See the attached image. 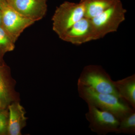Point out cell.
<instances>
[{
    "label": "cell",
    "instance_id": "52a82bcc",
    "mask_svg": "<svg viewBox=\"0 0 135 135\" xmlns=\"http://www.w3.org/2000/svg\"><path fill=\"white\" fill-rule=\"evenodd\" d=\"M60 39L77 45L98 40L91 20L85 17L74 24Z\"/></svg>",
    "mask_w": 135,
    "mask_h": 135
},
{
    "label": "cell",
    "instance_id": "ba28073f",
    "mask_svg": "<svg viewBox=\"0 0 135 135\" xmlns=\"http://www.w3.org/2000/svg\"><path fill=\"white\" fill-rule=\"evenodd\" d=\"M13 9L34 22L43 18L47 11L46 0H6Z\"/></svg>",
    "mask_w": 135,
    "mask_h": 135
},
{
    "label": "cell",
    "instance_id": "30bf717a",
    "mask_svg": "<svg viewBox=\"0 0 135 135\" xmlns=\"http://www.w3.org/2000/svg\"><path fill=\"white\" fill-rule=\"evenodd\" d=\"M9 112L8 134L21 135V131L26 125L27 118L25 116L24 108L16 101L10 104L8 107Z\"/></svg>",
    "mask_w": 135,
    "mask_h": 135
},
{
    "label": "cell",
    "instance_id": "9c48e42d",
    "mask_svg": "<svg viewBox=\"0 0 135 135\" xmlns=\"http://www.w3.org/2000/svg\"><path fill=\"white\" fill-rule=\"evenodd\" d=\"M15 84L7 66L0 65V110L7 109L10 104L18 101L19 95L15 90Z\"/></svg>",
    "mask_w": 135,
    "mask_h": 135
},
{
    "label": "cell",
    "instance_id": "277c9868",
    "mask_svg": "<svg viewBox=\"0 0 135 135\" xmlns=\"http://www.w3.org/2000/svg\"><path fill=\"white\" fill-rule=\"evenodd\" d=\"M84 13L81 1L79 3H63L57 8L52 18L53 31L60 38L74 24L84 17Z\"/></svg>",
    "mask_w": 135,
    "mask_h": 135
},
{
    "label": "cell",
    "instance_id": "6da1fadb",
    "mask_svg": "<svg viewBox=\"0 0 135 135\" xmlns=\"http://www.w3.org/2000/svg\"><path fill=\"white\" fill-rule=\"evenodd\" d=\"M79 96L87 104L111 113L119 120L135 110L122 98L112 94L97 92L89 87L77 85Z\"/></svg>",
    "mask_w": 135,
    "mask_h": 135
},
{
    "label": "cell",
    "instance_id": "8992f818",
    "mask_svg": "<svg viewBox=\"0 0 135 135\" xmlns=\"http://www.w3.org/2000/svg\"><path fill=\"white\" fill-rule=\"evenodd\" d=\"M0 9L2 16V26L15 42L25 29L35 22L20 15L7 2Z\"/></svg>",
    "mask_w": 135,
    "mask_h": 135
},
{
    "label": "cell",
    "instance_id": "9a60e30c",
    "mask_svg": "<svg viewBox=\"0 0 135 135\" xmlns=\"http://www.w3.org/2000/svg\"><path fill=\"white\" fill-rule=\"evenodd\" d=\"M8 108L0 110V135L8 134Z\"/></svg>",
    "mask_w": 135,
    "mask_h": 135
},
{
    "label": "cell",
    "instance_id": "8fae6325",
    "mask_svg": "<svg viewBox=\"0 0 135 135\" xmlns=\"http://www.w3.org/2000/svg\"><path fill=\"white\" fill-rule=\"evenodd\" d=\"M113 84L121 98L135 109V74L113 81Z\"/></svg>",
    "mask_w": 135,
    "mask_h": 135
},
{
    "label": "cell",
    "instance_id": "5bb4252c",
    "mask_svg": "<svg viewBox=\"0 0 135 135\" xmlns=\"http://www.w3.org/2000/svg\"><path fill=\"white\" fill-rule=\"evenodd\" d=\"M15 42L2 26H0V54L3 55L14 50Z\"/></svg>",
    "mask_w": 135,
    "mask_h": 135
},
{
    "label": "cell",
    "instance_id": "2e32d148",
    "mask_svg": "<svg viewBox=\"0 0 135 135\" xmlns=\"http://www.w3.org/2000/svg\"><path fill=\"white\" fill-rule=\"evenodd\" d=\"M6 2V0H0V8L4 3Z\"/></svg>",
    "mask_w": 135,
    "mask_h": 135
},
{
    "label": "cell",
    "instance_id": "7c38bea8",
    "mask_svg": "<svg viewBox=\"0 0 135 135\" xmlns=\"http://www.w3.org/2000/svg\"><path fill=\"white\" fill-rule=\"evenodd\" d=\"M117 0H81L84 5V17L92 19L108 9Z\"/></svg>",
    "mask_w": 135,
    "mask_h": 135
},
{
    "label": "cell",
    "instance_id": "5b68a950",
    "mask_svg": "<svg viewBox=\"0 0 135 135\" xmlns=\"http://www.w3.org/2000/svg\"><path fill=\"white\" fill-rule=\"evenodd\" d=\"M88 110L85 114L89 122V128L98 135L117 132L119 120L113 114L88 104Z\"/></svg>",
    "mask_w": 135,
    "mask_h": 135
},
{
    "label": "cell",
    "instance_id": "4fadbf2b",
    "mask_svg": "<svg viewBox=\"0 0 135 135\" xmlns=\"http://www.w3.org/2000/svg\"><path fill=\"white\" fill-rule=\"evenodd\" d=\"M116 134L134 135L135 134V110L119 120Z\"/></svg>",
    "mask_w": 135,
    "mask_h": 135
},
{
    "label": "cell",
    "instance_id": "7a4b0ae2",
    "mask_svg": "<svg viewBox=\"0 0 135 135\" xmlns=\"http://www.w3.org/2000/svg\"><path fill=\"white\" fill-rule=\"evenodd\" d=\"M77 84L89 87L100 93L112 94L120 98L110 76L100 65L85 66L78 79Z\"/></svg>",
    "mask_w": 135,
    "mask_h": 135
},
{
    "label": "cell",
    "instance_id": "3957f363",
    "mask_svg": "<svg viewBox=\"0 0 135 135\" xmlns=\"http://www.w3.org/2000/svg\"><path fill=\"white\" fill-rule=\"evenodd\" d=\"M126 12L121 2L117 0L110 7L90 19L98 40L117 31L120 25L126 19Z\"/></svg>",
    "mask_w": 135,
    "mask_h": 135
},
{
    "label": "cell",
    "instance_id": "e0dca14e",
    "mask_svg": "<svg viewBox=\"0 0 135 135\" xmlns=\"http://www.w3.org/2000/svg\"><path fill=\"white\" fill-rule=\"evenodd\" d=\"M2 25V16L1 11L0 9V26Z\"/></svg>",
    "mask_w": 135,
    "mask_h": 135
}]
</instances>
